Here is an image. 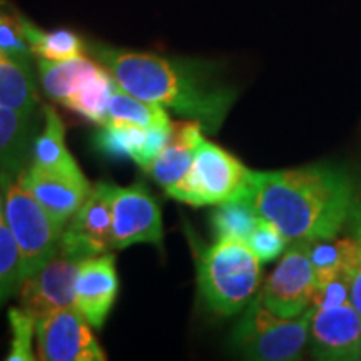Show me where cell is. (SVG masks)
<instances>
[{
	"instance_id": "obj_5",
	"label": "cell",
	"mask_w": 361,
	"mask_h": 361,
	"mask_svg": "<svg viewBox=\"0 0 361 361\" xmlns=\"http://www.w3.org/2000/svg\"><path fill=\"white\" fill-rule=\"evenodd\" d=\"M311 314L313 306L295 318H283L266 308L259 295H256L234 328L231 345L250 360H296L308 343Z\"/></svg>"
},
{
	"instance_id": "obj_20",
	"label": "cell",
	"mask_w": 361,
	"mask_h": 361,
	"mask_svg": "<svg viewBox=\"0 0 361 361\" xmlns=\"http://www.w3.org/2000/svg\"><path fill=\"white\" fill-rule=\"evenodd\" d=\"M112 85H114V78L101 64L79 85V89L72 94L69 101L66 102V107L78 112L79 116L85 117L90 123L97 126L106 124Z\"/></svg>"
},
{
	"instance_id": "obj_29",
	"label": "cell",
	"mask_w": 361,
	"mask_h": 361,
	"mask_svg": "<svg viewBox=\"0 0 361 361\" xmlns=\"http://www.w3.org/2000/svg\"><path fill=\"white\" fill-rule=\"evenodd\" d=\"M351 281H353V274L340 273L328 281L316 284L313 305H311L313 310L335 308V306L350 303Z\"/></svg>"
},
{
	"instance_id": "obj_10",
	"label": "cell",
	"mask_w": 361,
	"mask_h": 361,
	"mask_svg": "<svg viewBox=\"0 0 361 361\" xmlns=\"http://www.w3.org/2000/svg\"><path fill=\"white\" fill-rule=\"evenodd\" d=\"M80 311L59 310L37 319V356L44 361H104L107 358Z\"/></svg>"
},
{
	"instance_id": "obj_25",
	"label": "cell",
	"mask_w": 361,
	"mask_h": 361,
	"mask_svg": "<svg viewBox=\"0 0 361 361\" xmlns=\"http://www.w3.org/2000/svg\"><path fill=\"white\" fill-rule=\"evenodd\" d=\"M24 276L25 266L19 245L6 218H0V306L19 291Z\"/></svg>"
},
{
	"instance_id": "obj_14",
	"label": "cell",
	"mask_w": 361,
	"mask_h": 361,
	"mask_svg": "<svg viewBox=\"0 0 361 361\" xmlns=\"http://www.w3.org/2000/svg\"><path fill=\"white\" fill-rule=\"evenodd\" d=\"M27 184L44 209L62 229L78 213L92 186L80 173H52L35 166H27Z\"/></svg>"
},
{
	"instance_id": "obj_3",
	"label": "cell",
	"mask_w": 361,
	"mask_h": 361,
	"mask_svg": "<svg viewBox=\"0 0 361 361\" xmlns=\"http://www.w3.org/2000/svg\"><path fill=\"white\" fill-rule=\"evenodd\" d=\"M261 261L245 241L216 239L197 255V284L207 308L233 316L259 293Z\"/></svg>"
},
{
	"instance_id": "obj_13",
	"label": "cell",
	"mask_w": 361,
	"mask_h": 361,
	"mask_svg": "<svg viewBox=\"0 0 361 361\" xmlns=\"http://www.w3.org/2000/svg\"><path fill=\"white\" fill-rule=\"evenodd\" d=\"M119 278L112 252L90 256L80 261L75 278V308L92 328L101 329L116 303Z\"/></svg>"
},
{
	"instance_id": "obj_18",
	"label": "cell",
	"mask_w": 361,
	"mask_h": 361,
	"mask_svg": "<svg viewBox=\"0 0 361 361\" xmlns=\"http://www.w3.org/2000/svg\"><path fill=\"white\" fill-rule=\"evenodd\" d=\"M32 114L0 107V173L27 168L32 139Z\"/></svg>"
},
{
	"instance_id": "obj_8",
	"label": "cell",
	"mask_w": 361,
	"mask_h": 361,
	"mask_svg": "<svg viewBox=\"0 0 361 361\" xmlns=\"http://www.w3.org/2000/svg\"><path fill=\"white\" fill-rule=\"evenodd\" d=\"M79 256L59 246L56 255L32 273L25 274L19 286V301L35 319H42L75 306V278Z\"/></svg>"
},
{
	"instance_id": "obj_24",
	"label": "cell",
	"mask_w": 361,
	"mask_h": 361,
	"mask_svg": "<svg viewBox=\"0 0 361 361\" xmlns=\"http://www.w3.org/2000/svg\"><path fill=\"white\" fill-rule=\"evenodd\" d=\"M211 221L216 239H239L246 243L255 226L258 224L259 214L247 194L216 206Z\"/></svg>"
},
{
	"instance_id": "obj_28",
	"label": "cell",
	"mask_w": 361,
	"mask_h": 361,
	"mask_svg": "<svg viewBox=\"0 0 361 361\" xmlns=\"http://www.w3.org/2000/svg\"><path fill=\"white\" fill-rule=\"evenodd\" d=\"M0 54H6L22 64L32 66L34 54L22 32L19 16L12 17L0 12Z\"/></svg>"
},
{
	"instance_id": "obj_22",
	"label": "cell",
	"mask_w": 361,
	"mask_h": 361,
	"mask_svg": "<svg viewBox=\"0 0 361 361\" xmlns=\"http://www.w3.org/2000/svg\"><path fill=\"white\" fill-rule=\"evenodd\" d=\"M107 121H121V123L142 126V128H159V126L173 124L164 106L133 96L121 87L116 79L112 85Z\"/></svg>"
},
{
	"instance_id": "obj_19",
	"label": "cell",
	"mask_w": 361,
	"mask_h": 361,
	"mask_svg": "<svg viewBox=\"0 0 361 361\" xmlns=\"http://www.w3.org/2000/svg\"><path fill=\"white\" fill-rule=\"evenodd\" d=\"M37 104L39 96L32 66L0 54V107L34 112Z\"/></svg>"
},
{
	"instance_id": "obj_23",
	"label": "cell",
	"mask_w": 361,
	"mask_h": 361,
	"mask_svg": "<svg viewBox=\"0 0 361 361\" xmlns=\"http://www.w3.org/2000/svg\"><path fill=\"white\" fill-rule=\"evenodd\" d=\"M147 129L121 121H107L96 134L94 144L102 154L111 157H130L135 164L141 161L147 141Z\"/></svg>"
},
{
	"instance_id": "obj_30",
	"label": "cell",
	"mask_w": 361,
	"mask_h": 361,
	"mask_svg": "<svg viewBox=\"0 0 361 361\" xmlns=\"http://www.w3.org/2000/svg\"><path fill=\"white\" fill-rule=\"evenodd\" d=\"M350 303L355 306L356 311L361 314V266L356 271L353 281H351V291H350Z\"/></svg>"
},
{
	"instance_id": "obj_12",
	"label": "cell",
	"mask_w": 361,
	"mask_h": 361,
	"mask_svg": "<svg viewBox=\"0 0 361 361\" xmlns=\"http://www.w3.org/2000/svg\"><path fill=\"white\" fill-rule=\"evenodd\" d=\"M311 350L319 360H358L361 356V314L351 303L313 310Z\"/></svg>"
},
{
	"instance_id": "obj_4",
	"label": "cell",
	"mask_w": 361,
	"mask_h": 361,
	"mask_svg": "<svg viewBox=\"0 0 361 361\" xmlns=\"http://www.w3.org/2000/svg\"><path fill=\"white\" fill-rule=\"evenodd\" d=\"M4 218L22 252L25 274L56 255L64 229L44 209L27 184V168L0 173Z\"/></svg>"
},
{
	"instance_id": "obj_1",
	"label": "cell",
	"mask_w": 361,
	"mask_h": 361,
	"mask_svg": "<svg viewBox=\"0 0 361 361\" xmlns=\"http://www.w3.org/2000/svg\"><path fill=\"white\" fill-rule=\"evenodd\" d=\"M85 49L124 90L197 121L206 133H218L236 101V90L223 82L211 61L124 51L99 42H85Z\"/></svg>"
},
{
	"instance_id": "obj_16",
	"label": "cell",
	"mask_w": 361,
	"mask_h": 361,
	"mask_svg": "<svg viewBox=\"0 0 361 361\" xmlns=\"http://www.w3.org/2000/svg\"><path fill=\"white\" fill-rule=\"evenodd\" d=\"M30 164L52 173H80L67 149L66 126L52 106H44V128L34 137Z\"/></svg>"
},
{
	"instance_id": "obj_6",
	"label": "cell",
	"mask_w": 361,
	"mask_h": 361,
	"mask_svg": "<svg viewBox=\"0 0 361 361\" xmlns=\"http://www.w3.org/2000/svg\"><path fill=\"white\" fill-rule=\"evenodd\" d=\"M252 173L255 171L247 169L231 152L204 139L194 152L186 176L166 192L196 207L218 206L234 197L247 196Z\"/></svg>"
},
{
	"instance_id": "obj_11",
	"label": "cell",
	"mask_w": 361,
	"mask_h": 361,
	"mask_svg": "<svg viewBox=\"0 0 361 361\" xmlns=\"http://www.w3.org/2000/svg\"><path fill=\"white\" fill-rule=\"evenodd\" d=\"M112 186L97 183L62 231L59 246L80 259L112 250Z\"/></svg>"
},
{
	"instance_id": "obj_17",
	"label": "cell",
	"mask_w": 361,
	"mask_h": 361,
	"mask_svg": "<svg viewBox=\"0 0 361 361\" xmlns=\"http://www.w3.org/2000/svg\"><path fill=\"white\" fill-rule=\"evenodd\" d=\"M99 66L101 64L96 59L92 61L85 56L66 59V61L37 59L40 85L54 102L66 106L72 94Z\"/></svg>"
},
{
	"instance_id": "obj_27",
	"label": "cell",
	"mask_w": 361,
	"mask_h": 361,
	"mask_svg": "<svg viewBox=\"0 0 361 361\" xmlns=\"http://www.w3.org/2000/svg\"><path fill=\"white\" fill-rule=\"evenodd\" d=\"M246 245L258 256L261 263H271V261L279 258L286 250L288 239L273 223L259 218L258 224L255 226L250 238H247Z\"/></svg>"
},
{
	"instance_id": "obj_26",
	"label": "cell",
	"mask_w": 361,
	"mask_h": 361,
	"mask_svg": "<svg viewBox=\"0 0 361 361\" xmlns=\"http://www.w3.org/2000/svg\"><path fill=\"white\" fill-rule=\"evenodd\" d=\"M12 340L8 348V361H34L39 360L34 350V338L37 336V319L29 311L17 306L8 310Z\"/></svg>"
},
{
	"instance_id": "obj_21",
	"label": "cell",
	"mask_w": 361,
	"mask_h": 361,
	"mask_svg": "<svg viewBox=\"0 0 361 361\" xmlns=\"http://www.w3.org/2000/svg\"><path fill=\"white\" fill-rule=\"evenodd\" d=\"M19 20L34 57L45 59V61H66V59L84 56V52L87 51L84 40L72 30L59 29L45 32L25 17L19 16Z\"/></svg>"
},
{
	"instance_id": "obj_2",
	"label": "cell",
	"mask_w": 361,
	"mask_h": 361,
	"mask_svg": "<svg viewBox=\"0 0 361 361\" xmlns=\"http://www.w3.org/2000/svg\"><path fill=\"white\" fill-rule=\"evenodd\" d=\"M360 189L345 169L328 164L252 173L250 200L259 218L288 243L340 236L353 214Z\"/></svg>"
},
{
	"instance_id": "obj_9",
	"label": "cell",
	"mask_w": 361,
	"mask_h": 361,
	"mask_svg": "<svg viewBox=\"0 0 361 361\" xmlns=\"http://www.w3.org/2000/svg\"><path fill=\"white\" fill-rule=\"evenodd\" d=\"M162 214L159 201L146 184L112 186V250L151 243L162 246Z\"/></svg>"
},
{
	"instance_id": "obj_31",
	"label": "cell",
	"mask_w": 361,
	"mask_h": 361,
	"mask_svg": "<svg viewBox=\"0 0 361 361\" xmlns=\"http://www.w3.org/2000/svg\"><path fill=\"white\" fill-rule=\"evenodd\" d=\"M0 218H4V197H2V191H0Z\"/></svg>"
},
{
	"instance_id": "obj_7",
	"label": "cell",
	"mask_w": 361,
	"mask_h": 361,
	"mask_svg": "<svg viewBox=\"0 0 361 361\" xmlns=\"http://www.w3.org/2000/svg\"><path fill=\"white\" fill-rule=\"evenodd\" d=\"M314 290L316 276L310 256V241H293L258 295L274 314L295 318L311 308Z\"/></svg>"
},
{
	"instance_id": "obj_15",
	"label": "cell",
	"mask_w": 361,
	"mask_h": 361,
	"mask_svg": "<svg viewBox=\"0 0 361 361\" xmlns=\"http://www.w3.org/2000/svg\"><path fill=\"white\" fill-rule=\"evenodd\" d=\"M202 133L204 128L197 121L186 119L183 123H173L168 142L149 166L147 173L164 189L179 183L191 168L196 149L204 141Z\"/></svg>"
}]
</instances>
